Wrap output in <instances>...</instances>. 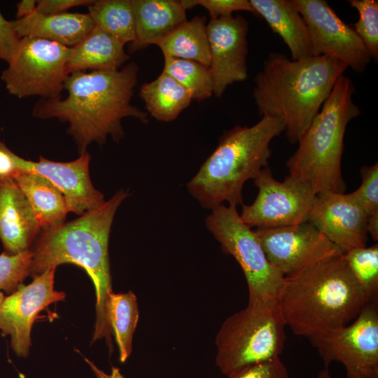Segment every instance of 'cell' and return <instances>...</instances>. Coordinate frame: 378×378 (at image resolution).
<instances>
[{"instance_id": "cell-1", "label": "cell", "mask_w": 378, "mask_h": 378, "mask_svg": "<svg viewBox=\"0 0 378 378\" xmlns=\"http://www.w3.org/2000/svg\"><path fill=\"white\" fill-rule=\"evenodd\" d=\"M134 62L118 70L76 71L64 83V99H40L32 115L41 119L57 118L67 122L80 155L96 142L105 144L108 136L119 142L125 136L122 120L130 117L144 124L148 113L132 104L139 74Z\"/></svg>"}, {"instance_id": "cell-2", "label": "cell", "mask_w": 378, "mask_h": 378, "mask_svg": "<svg viewBox=\"0 0 378 378\" xmlns=\"http://www.w3.org/2000/svg\"><path fill=\"white\" fill-rule=\"evenodd\" d=\"M347 66L334 56L300 59L272 52L254 79L253 95L261 116L281 119L291 144L298 141Z\"/></svg>"}, {"instance_id": "cell-3", "label": "cell", "mask_w": 378, "mask_h": 378, "mask_svg": "<svg viewBox=\"0 0 378 378\" xmlns=\"http://www.w3.org/2000/svg\"><path fill=\"white\" fill-rule=\"evenodd\" d=\"M116 192L100 207L78 218L43 231L33 247L30 275L34 278L63 263L83 268L96 293V322L92 342L105 337L111 342V330L105 316V302L113 291L108 258V239L117 209L128 196Z\"/></svg>"}, {"instance_id": "cell-4", "label": "cell", "mask_w": 378, "mask_h": 378, "mask_svg": "<svg viewBox=\"0 0 378 378\" xmlns=\"http://www.w3.org/2000/svg\"><path fill=\"white\" fill-rule=\"evenodd\" d=\"M368 302L343 253L284 276L278 298L286 325L309 338L349 324Z\"/></svg>"}, {"instance_id": "cell-5", "label": "cell", "mask_w": 378, "mask_h": 378, "mask_svg": "<svg viewBox=\"0 0 378 378\" xmlns=\"http://www.w3.org/2000/svg\"><path fill=\"white\" fill-rule=\"evenodd\" d=\"M285 131L283 121L262 116L252 126H236L225 132L218 144L187 183L189 193L204 209L227 202L243 204L244 183L267 167L271 141Z\"/></svg>"}, {"instance_id": "cell-6", "label": "cell", "mask_w": 378, "mask_h": 378, "mask_svg": "<svg viewBox=\"0 0 378 378\" xmlns=\"http://www.w3.org/2000/svg\"><path fill=\"white\" fill-rule=\"evenodd\" d=\"M354 92L353 81L341 76L286 161L289 175L309 183L316 194L345 191L341 166L344 136L349 122L360 113L353 100Z\"/></svg>"}, {"instance_id": "cell-7", "label": "cell", "mask_w": 378, "mask_h": 378, "mask_svg": "<svg viewBox=\"0 0 378 378\" xmlns=\"http://www.w3.org/2000/svg\"><path fill=\"white\" fill-rule=\"evenodd\" d=\"M286 326L279 305L248 304L227 317L216 334L217 367L227 376L246 365L280 357Z\"/></svg>"}, {"instance_id": "cell-8", "label": "cell", "mask_w": 378, "mask_h": 378, "mask_svg": "<svg viewBox=\"0 0 378 378\" xmlns=\"http://www.w3.org/2000/svg\"><path fill=\"white\" fill-rule=\"evenodd\" d=\"M205 224L223 251L240 265L247 282L248 304L278 305L284 276L267 260L254 230L241 219L237 207L222 204L214 208Z\"/></svg>"}, {"instance_id": "cell-9", "label": "cell", "mask_w": 378, "mask_h": 378, "mask_svg": "<svg viewBox=\"0 0 378 378\" xmlns=\"http://www.w3.org/2000/svg\"><path fill=\"white\" fill-rule=\"evenodd\" d=\"M70 48L34 37L20 38L18 49L1 78L9 94L18 98L62 97L69 75Z\"/></svg>"}, {"instance_id": "cell-10", "label": "cell", "mask_w": 378, "mask_h": 378, "mask_svg": "<svg viewBox=\"0 0 378 378\" xmlns=\"http://www.w3.org/2000/svg\"><path fill=\"white\" fill-rule=\"evenodd\" d=\"M309 339L326 368L337 361L346 378H378V300L368 302L351 324Z\"/></svg>"}, {"instance_id": "cell-11", "label": "cell", "mask_w": 378, "mask_h": 378, "mask_svg": "<svg viewBox=\"0 0 378 378\" xmlns=\"http://www.w3.org/2000/svg\"><path fill=\"white\" fill-rule=\"evenodd\" d=\"M253 180L258 195L251 204H242L239 214L247 225L275 227L308 221L317 195L309 183L290 175L279 181L269 167Z\"/></svg>"}, {"instance_id": "cell-12", "label": "cell", "mask_w": 378, "mask_h": 378, "mask_svg": "<svg viewBox=\"0 0 378 378\" xmlns=\"http://www.w3.org/2000/svg\"><path fill=\"white\" fill-rule=\"evenodd\" d=\"M270 262L284 276L344 253L309 221L254 230Z\"/></svg>"}, {"instance_id": "cell-13", "label": "cell", "mask_w": 378, "mask_h": 378, "mask_svg": "<svg viewBox=\"0 0 378 378\" xmlns=\"http://www.w3.org/2000/svg\"><path fill=\"white\" fill-rule=\"evenodd\" d=\"M309 29L313 56L331 55L357 73L372 58L353 27L346 24L326 0H288Z\"/></svg>"}, {"instance_id": "cell-14", "label": "cell", "mask_w": 378, "mask_h": 378, "mask_svg": "<svg viewBox=\"0 0 378 378\" xmlns=\"http://www.w3.org/2000/svg\"><path fill=\"white\" fill-rule=\"evenodd\" d=\"M55 270H47L7 297L0 291V330L10 336L14 352L26 357L31 346V330L38 313L49 304L65 298L64 292L54 289Z\"/></svg>"}, {"instance_id": "cell-15", "label": "cell", "mask_w": 378, "mask_h": 378, "mask_svg": "<svg viewBox=\"0 0 378 378\" xmlns=\"http://www.w3.org/2000/svg\"><path fill=\"white\" fill-rule=\"evenodd\" d=\"M248 23L241 15L210 20L206 24L209 71L214 94L220 97L227 88L248 78Z\"/></svg>"}, {"instance_id": "cell-16", "label": "cell", "mask_w": 378, "mask_h": 378, "mask_svg": "<svg viewBox=\"0 0 378 378\" xmlns=\"http://www.w3.org/2000/svg\"><path fill=\"white\" fill-rule=\"evenodd\" d=\"M308 221L344 252L366 246L368 216L351 193L317 194Z\"/></svg>"}, {"instance_id": "cell-17", "label": "cell", "mask_w": 378, "mask_h": 378, "mask_svg": "<svg viewBox=\"0 0 378 378\" xmlns=\"http://www.w3.org/2000/svg\"><path fill=\"white\" fill-rule=\"evenodd\" d=\"M90 160L88 153L66 162L51 161L42 156L38 162L22 158V169L49 180L63 195L69 212L81 216L106 202L104 195L94 187L90 180Z\"/></svg>"}, {"instance_id": "cell-18", "label": "cell", "mask_w": 378, "mask_h": 378, "mask_svg": "<svg viewBox=\"0 0 378 378\" xmlns=\"http://www.w3.org/2000/svg\"><path fill=\"white\" fill-rule=\"evenodd\" d=\"M41 230L34 212L13 178L0 177V240L4 251L29 250Z\"/></svg>"}, {"instance_id": "cell-19", "label": "cell", "mask_w": 378, "mask_h": 378, "mask_svg": "<svg viewBox=\"0 0 378 378\" xmlns=\"http://www.w3.org/2000/svg\"><path fill=\"white\" fill-rule=\"evenodd\" d=\"M11 23L20 38H39L68 48L80 43L95 27L88 13L66 12L47 15L35 11Z\"/></svg>"}, {"instance_id": "cell-20", "label": "cell", "mask_w": 378, "mask_h": 378, "mask_svg": "<svg viewBox=\"0 0 378 378\" xmlns=\"http://www.w3.org/2000/svg\"><path fill=\"white\" fill-rule=\"evenodd\" d=\"M135 20V41L131 52L154 44L187 20L181 1L132 0Z\"/></svg>"}, {"instance_id": "cell-21", "label": "cell", "mask_w": 378, "mask_h": 378, "mask_svg": "<svg viewBox=\"0 0 378 378\" xmlns=\"http://www.w3.org/2000/svg\"><path fill=\"white\" fill-rule=\"evenodd\" d=\"M256 15L262 17L288 48L292 59L313 56L309 29L299 12L288 0H249Z\"/></svg>"}, {"instance_id": "cell-22", "label": "cell", "mask_w": 378, "mask_h": 378, "mask_svg": "<svg viewBox=\"0 0 378 378\" xmlns=\"http://www.w3.org/2000/svg\"><path fill=\"white\" fill-rule=\"evenodd\" d=\"M125 44L97 27L77 45L70 48L67 62L69 74L87 70H118L129 59Z\"/></svg>"}, {"instance_id": "cell-23", "label": "cell", "mask_w": 378, "mask_h": 378, "mask_svg": "<svg viewBox=\"0 0 378 378\" xmlns=\"http://www.w3.org/2000/svg\"><path fill=\"white\" fill-rule=\"evenodd\" d=\"M29 202L41 229L50 230L64 223L69 212L62 192L47 178L22 172L14 177Z\"/></svg>"}, {"instance_id": "cell-24", "label": "cell", "mask_w": 378, "mask_h": 378, "mask_svg": "<svg viewBox=\"0 0 378 378\" xmlns=\"http://www.w3.org/2000/svg\"><path fill=\"white\" fill-rule=\"evenodd\" d=\"M206 21V17L199 15L187 20L155 45L164 57L192 60L209 67L210 52Z\"/></svg>"}, {"instance_id": "cell-25", "label": "cell", "mask_w": 378, "mask_h": 378, "mask_svg": "<svg viewBox=\"0 0 378 378\" xmlns=\"http://www.w3.org/2000/svg\"><path fill=\"white\" fill-rule=\"evenodd\" d=\"M139 96L150 115L162 122L176 119L192 100L184 87L163 71L141 86Z\"/></svg>"}, {"instance_id": "cell-26", "label": "cell", "mask_w": 378, "mask_h": 378, "mask_svg": "<svg viewBox=\"0 0 378 378\" xmlns=\"http://www.w3.org/2000/svg\"><path fill=\"white\" fill-rule=\"evenodd\" d=\"M105 316L118 348L120 361L125 363L132 351L133 335L139 318L135 294L111 291L105 302Z\"/></svg>"}, {"instance_id": "cell-27", "label": "cell", "mask_w": 378, "mask_h": 378, "mask_svg": "<svg viewBox=\"0 0 378 378\" xmlns=\"http://www.w3.org/2000/svg\"><path fill=\"white\" fill-rule=\"evenodd\" d=\"M88 8V13L96 27L125 44L135 41L132 0H94Z\"/></svg>"}, {"instance_id": "cell-28", "label": "cell", "mask_w": 378, "mask_h": 378, "mask_svg": "<svg viewBox=\"0 0 378 378\" xmlns=\"http://www.w3.org/2000/svg\"><path fill=\"white\" fill-rule=\"evenodd\" d=\"M164 57L162 71L184 87L192 100L203 101L214 94V83L208 66L192 60Z\"/></svg>"}, {"instance_id": "cell-29", "label": "cell", "mask_w": 378, "mask_h": 378, "mask_svg": "<svg viewBox=\"0 0 378 378\" xmlns=\"http://www.w3.org/2000/svg\"><path fill=\"white\" fill-rule=\"evenodd\" d=\"M343 258L369 301L378 300V244L349 249Z\"/></svg>"}, {"instance_id": "cell-30", "label": "cell", "mask_w": 378, "mask_h": 378, "mask_svg": "<svg viewBox=\"0 0 378 378\" xmlns=\"http://www.w3.org/2000/svg\"><path fill=\"white\" fill-rule=\"evenodd\" d=\"M351 7L358 13L354 30L374 61L378 59V1L377 0H350Z\"/></svg>"}, {"instance_id": "cell-31", "label": "cell", "mask_w": 378, "mask_h": 378, "mask_svg": "<svg viewBox=\"0 0 378 378\" xmlns=\"http://www.w3.org/2000/svg\"><path fill=\"white\" fill-rule=\"evenodd\" d=\"M32 251L10 255L5 251L0 254V290L11 294L30 274Z\"/></svg>"}, {"instance_id": "cell-32", "label": "cell", "mask_w": 378, "mask_h": 378, "mask_svg": "<svg viewBox=\"0 0 378 378\" xmlns=\"http://www.w3.org/2000/svg\"><path fill=\"white\" fill-rule=\"evenodd\" d=\"M362 183L351 192L368 217L378 214V164L361 167Z\"/></svg>"}, {"instance_id": "cell-33", "label": "cell", "mask_w": 378, "mask_h": 378, "mask_svg": "<svg viewBox=\"0 0 378 378\" xmlns=\"http://www.w3.org/2000/svg\"><path fill=\"white\" fill-rule=\"evenodd\" d=\"M187 10L196 6L207 10L211 19L215 20L233 15L236 11H248L255 14L248 0H181Z\"/></svg>"}, {"instance_id": "cell-34", "label": "cell", "mask_w": 378, "mask_h": 378, "mask_svg": "<svg viewBox=\"0 0 378 378\" xmlns=\"http://www.w3.org/2000/svg\"><path fill=\"white\" fill-rule=\"evenodd\" d=\"M227 378H289L288 370L280 357L243 367Z\"/></svg>"}, {"instance_id": "cell-35", "label": "cell", "mask_w": 378, "mask_h": 378, "mask_svg": "<svg viewBox=\"0 0 378 378\" xmlns=\"http://www.w3.org/2000/svg\"><path fill=\"white\" fill-rule=\"evenodd\" d=\"M20 41L11 20H6L0 12V59L8 64L18 49Z\"/></svg>"}, {"instance_id": "cell-36", "label": "cell", "mask_w": 378, "mask_h": 378, "mask_svg": "<svg viewBox=\"0 0 378 378\" xmlns=\"http://www.w3.org/2000/svg\"><path fill=\"white\" fill-rule=\"evenodd\" d=\"M94 0H38L36 12L42 15H56L65 13L69 8L90 5Z\"/></svg>"}, {"instance_id": "cell-37", "label": "cell", "mask_w": 378, "mask_h": 378, "mask_svg": "<svg viewBox=\"0 0 378 378\" xmlns=\"http://www.w3.org/2000/svg\"><path fill=\"white\" fill-rule=\"evenodd\" d=\"M22 160L0 139V177L14 178L16 174L22 172Z\"/></svg>"}, {"instance_id": "cell-38", "label": "cell", "mask_w": 378, "mask_h": 378, "mask_svg": "<svg viewBox=\"0 0 378 378\" xmlns=\"http://www.w3.org/2000/svg\"><path fill=\"white\" fill-rule=\"evenodd\" d=\"M17 19L27 17L36 11V0H22L16 4Z\"/></svg>"}, {"instance_id": "cell-39", "label": "cell", "mask_w": 378, "mask_h": 378, "mask_svg": "<svg viewBox=\"0 0 378 378\" xmlns=\"http://www.w3.org/2000/svg\"><path fill=\"white\" fill-rule=\"evenodd\" d=\"M97 378H125L118 368L112 367L110 373H106L99 369L92 361L85 358Z\"/></svg>"}, {"instance_id": "cell-40", "label": "cell", "mask_w": 378, "mask_h": 378, "mask_svg": "<svg viewBox=\"0 0 378 378\" xmlns=\"http://www.w3.org/2000/svg\"><path fill=\"white\" fill-rule=\"evenodd\" d=\"M367 230L374 241L378 240V214L368 217Z\"/></svg>"}, {"instance_id": "cell-41", "label": "cell", "mask_w": 378, "mask_h": 378, "mask_svg": "<svg viewBox=\"0 0 378 378\" xmlns=\"http://www.w3.org/2000/svg\"><path fill=\"white\" fill-rule=\"evenodd\" d=\"M316 378H331L328 368H324L318 374Z\"/></svg>"}]
</instances>
